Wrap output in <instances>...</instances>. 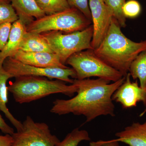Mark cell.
<instances>
[{
    "instance_id": "obj_1",
    "label": "cell",
    "mask_w": 146,
    "mask_h": 146,
    "mask_svg": "<svg viewBox=\"0 0 146 146\" xmlns=\"http://www.w3.org/2000/svg\"><path fill=\"white\" fill-rule=\"evenodd\" d=\"M123 77L110 83L104 79L74 80L77 87L76 95L68 100L56 99L53 102L50 112L59 115L72 113L86 117L89 122L100 116L115 117V106L112 100L114 92L125 80Z\"/></svg>"
},
{
    "instance_id": "obj_2",
    "label": "cell",
    "mask_w": 146,
    "mask_h": 146,
    "mask_svg": "<svg viewBox=\"0 0 146 146\" xmlns=\"http://www.w3.org/2000/svg\"><path fill=\"white\" fill-rule=\"evenodd\" d=\"M121 27L113 17L104 39L93 51L97 57L125 77L133 60L146 50V40L132 41L123 34Z\"/></svg>"
},
{
    "instance_id": "obj_3",
    "label": "cell",
    "mask_w": 146,
    "mask_h": 146,
    "mask_svg": "<svg viewBox=\"0 0 146 146\" xmlns=\"http://www.w3.org/2000/svg\"><path fill=\"white\" fill-rule=\"evenodd\" d=\"M8 86L16 102L27 103L52 94H61L72 97L76 93L77 87L74 83L67 85L65 82L50 80L45 77L22 76Z\"/></svg>"
},
{
    "instance_id": "obj_4",
    "label": "cell",
    "mask_w": 146,
    "mask_h": 146,
    "mask_svg": "<svg viewBox=\"0 0 146 146\" xmlns=\"http://www.w3.org/2000/svg\"><path fill=\"white\" fill-rule=\"evenodd\" d=\"M91 24L92 21L87 19L80 11L71 7L34 20L27 26V31L38 33L51 31L70 33L83 30Z\"/></svg>"
},
{
    "instance_id": "obj_5",
    "label": "cell",
    "mask_w": 146,
    "mask_h": 146,
    "mask_svg": "<svg viewBox=\"0 0 146 146\" xmlns=\"http://www.w3.org/2000/svg\"><path fill=\"white\" fill-rule=\"evenodd\" d=\"M92 25L81 31L63 34L58 31L41 33L49 45L53 52L57 54L61 63L65 65L67 60L76 53L92 50L91 42L93 38Z\"/></svg>"
},
{
    "instance_id": "obj_6",
    "label": "cell",
    "mask_w": 146,
    "mask_h": 146,
    "mask_svg": "<svg viewBox=\"0 0 146 146\" xmlns=\"http://www.w3.org/2000/svg\"><path fill=\"white\" fill-rule=\"evenodd\" d=\"M66 63L72 66L75 71L76 79L97 77L115 82L124 77L121 73L97 57L92 50L74 54L68 58Z\"/></svg>"
},
{
    "instance_id": "obj_7",
    "label": "cell",
    "mask_w": 146,
    "mask_h": 146,
    "mask_svg": "<svg viewBox=\"0 0 146 146\" xmlns=\"http://www.w3.org/2000/svg\"><path fill=\"white\" fill-rule=\"evenodd\" d=\"M12 146H55L60 141L51 132L49 127L44 123L36 122L27 116L21 130L11 135Z\"/></svg>"
},
{
    "instance_id": "obj_8",
    "label": "cell",
    "mask_w": 146,
    "mask_h": 146,
    "mask_svg": "<svg viewBox=\"0 0 146 146\" xmlns=\"http://www.w3.org/2000/svg\"><path fill=\"white\" fill-rule=\"evenodd\" d=\"M4 69L12 76V78L22 76H36L47 78L56 79L73 84L76 78L75 71L72 68H43L25 64L13 57L6 58L3 63Z\"/></svg>"
},
{
    "instance_id": "obj_9",
    "label": "cell",
    "mask_w": 146,
    "mask_h": 146,
    "mask_svg": "<svg viewBox=\"0 0 146 146\" xmlns=\"http://www.w3.org/2000/svg\"><path fill=\"white\" fill-rule=\"evenodd\" d=\"M89 5L94 29L91 42L93 50L97 48L104 39L113 16L108 7L102 0H89Z\"/></svg>"
},
{
    "instance_id": "obj_10",
    "label": "cell",
    "mask_w": 146,
    "mask_h": 146,
    "mask_svg": "<svg viewBox=\"0 0 146 146\" xmlns=\"http://www.w3.org/2000/svg\"><path fill=\"white\" fill-rule=\"evenodd\" d=\"M130 78V74L128 73L123 83L112 95V100L119 103L125 109L136 107L137 103L140 102L146 106V88H141L138 81L131 82Z\"/></svg>"
},
{
    "instance_id": "obj_11",
    "label": "cell",
    "mask_w": 146,
    "mask_h": 146,
    "mask_svg": "<svg viewBox=\"0 0 146 146\" xmlns=\"http://www.w3.org/2000/svg\"><path fill=\"white\" fill-rule=\"evenodd\" d=\"M13 58L25 64L39 68H69L61 63L59 57L54 53L29 52L19 50Z\"/></svg>"
},
{
    "instance_id": "obj_12",
    "label": "cell",
    "mask_w": 146,
    "mask_h": 146,
    "mask_svg": "<svg viewBox=\"0 0 146 146\" xmlns=\"http://www.w3.org/2000/svg\"><path fill=\"white\" fill-rule=\"evenodd\" d=\"M18 19L26 27L33 21L42 18L46 14L39 7L35 0H10Z\"/></svg>"
},
{
    "instance_id": "obj_13",
    "label": "cell",
    "mask_w": 146,
    "mask_h": 146,
    "mask_svg": "<svg viewBox=\"0 0 146 146\" xmlns=\"http://www.w3.org/2000/svg\"><path fill=\"white\" fill-rule=\"evenodd\" d=\"M115 136L116 141L129 146H146V121L143 123H133Z\"/></svg>"
},
{
    "instance_id": "obj_14",
    "label": "cell",
    "mask_w": 146,
    "mask_h": 146,
    "mask_svg": "<svg viewBox=\"0 0 146 146\" xmlns=\"http://www.w3.org/2000/svg\"><path fill=\"white\" fill-rule=\"evenodd\" d=\"M27 27L18 19L12 24L9 37L3 49L0 52V64H3L6 58L13 57L19 50Z\"/></svg>"
},
{
    "instance_id": "obj_15",
    "label": "cell",
    "mask_w": 146,
    "mask_h": 146,
    "mask_svg": "<svg viewBox=\"0 0 146 146\" xmlns=\"http://www.w3.org/2000/svg\"><path fill=\"white\" fill-rule=\"evenodd\" d=\"M13 78L10 74L4 69L3 64H0V110L3 112L17 131L21 130L23 123L13 117L7 106L8 102V86L7 83L9 79Z\"/></svg>"
},
{
    "instance_id": "obj_16",
    "label": "cell",
    "mask_w": 146,
    "mask_h": 146,
    "mask_svg": "<svg viewBox=\"0 0 146 146\" xmlns=\"http://www.w3.org/2000/svg\"><path fill=\"white\" fill-rule=\"evenodd\" d=\"M19 50L29 52L54 53L41 33L27 31L24 34Z\"/></svg>"
},
{
    "instance_id": "obj_17",
    "label": "cell",
    "mask_w": 146,
    "mask_h": 146,
    "mask_svg": "<svg viewBox=\"0 0 146 146\" xmlns=\"http://www.w3.org/2000/svg\"><path fill=\"white\" fill-rule=\"evenodd\" d=\"M129 72L133 80L139 79L141 88H146V50L141 52L133 60Z\"/></svg>"
},
{
    "instance_id": "obj_18",
    "label": "cell",
    "mask_w": 146,
    "mask_h": 146,
    "mask_svg": "<svg viewBox=\"0 0 146 146\" xmlns=\"http://www.w3.org/2000/svg\"><path fill=\"white\" fill-rule=\"evenodd\" d=\"M46 15H52L71 8L66 0H35Z\"/></svg>"
},
{
    "instance_id": "obj_19",
    "label": "cell",
    "mask_w": 146,
    "mask_h": 146,
    "mask_svg": "<svg viewBox=\"0 0 146 146\" xmlns=\"http://www.w3.org/2000/svg\"><path fill=\"white\" fill-rule=\"evenodd\" d=\"M90 140L88 131L80 130L77 127L68 133L63 141L58 143L55 146H78L82 141Z\"/></svg>"
},
{
    "instance_id": "obj_20",
    "label": "cell",
    "mask_w": 146,
    "mask_h": 146,
    "mask_svg": "<svg viewBox=\"0 0 146 146\" xmlns=\"http://www.w3.org/2000/svg\"><path fill=\"white\" fill-rule=\"evenodd\" d=\"M125 3V0H106L105 2L112 12L113 17L121 27L126 26V18L122 11L123 7Z\"/></svg>"
},
{
    "instance_id": "obj_21",
    "label": "cell",
    "mask_w": 146,
    "mask_h": 146,
    "mask_svg": "<svg viewBox=\"0 0 146 146\" xmlns=\"http://www.w3.org/2000/svg\"><path fill=\"white\" fill-rule=\"evenodd\" d=\"M18 20V15L11 4L0 3V25L6 23L13 24Z\"/></svg>"
},
{
    "instance_id": "obj_22",
    "label": "cell",
    "mask_w": 146,
    "mask_h": 146,
    "mask_svg": "<svg viewBox=\"0 0 146 146\" xmlns=\"http://www.w3.org/2000/svg\"><path fill=\"white\" fill-rule=\"evenodd\" d=\"M122 11L126 18H136L141 13V5L136 0H129L125 3Z\"/></svg>"
},
{
    "instance_id": "obj_23",
    "label": "cell",
    "mask_w": 146,
    "mask_h": 146,
    "mask_svg": "<svg viewBox=\"0 0 146 146\" xmlns=\"http://www.w3.org/2000/svg\"><path fill=\"white\" fill-rule=\"evenodd\" d=\"M71 7L76 9L87 19L92 21L89 0H66Z\"/></svg>"
},
{
    "instance_id": "obj_24",
    "label": "cell",
    "mask_w": 146,
    "mask_h": 146,
    "mask_svg": "<svg viewBox=\"0 0 146 146\" xmlns=\"http://www.w3.org/2000/svg\"><path fill=\"white\" fill-rule=\"evenodd\" d=\"M12 24L6 23L0 25V52L5 47L8 41Z\"/></svg>"
},
{
    "instance_id": "obj_25",
    "label": "cell",
    "mask_w": 146,
    "mask_h": 146,
    "mask_svg": "<svg viewBox=\"0 0 146 146\" xmlns=\"http://www.w3.org/2000/svg\"><path fill=\"white\" fill-rule=\"evenodd\" d=\"M90 146H119V142L115 139L109 141H100L96 142H91L89 144Z\"/></svg>"
},
{
    "instance_id": "obj_26",
    "label": "cell",
    "mask_w": 146,
    "mask_h": 146,
    "mask_svg": "<svg viewBox=\"0 0 146 146\" xmlns=\"http://www.w3.org/2000/svg\"><path fill=\"white\" fill-rule=\"evenodd\" d=\"M0 130L5 134L12 135L14 133V129L5 122L0 114Z\"/></svg>"
},
{
    "instance_id": "obj_27",
    "label": "cell",
    "mask_w": 146,
    "mask_h": 146,
    "mask_svg": "<svg viewBox=\"0 0 146 146\" xmlns=\"http://www.w3.org/2000/svg\"><path fill=\"white\" fill-rule=\"evenodd\" d=\"M13 140L11 135L7 134L5 135L0 134V146H12Z\"/></svg>"
},
{
    "instance_id": "obj_28",
    "label": "cell",
    "mask_w": 146,
    "mask_h": 146,
    "mask_svg": "<svg viewBox=\"0 0 146 146\" xmlns=\"http://www.w3.org/2000/svg\"><path fill=\"white\" fill-rule=\"evenodd\" d=\"M0 3H11L10 0H0Z\"/></svg>"
},
{
    "instance_id": "obj_29",
    "label": "cell",
    "mask_w": 146,
    "mask_h": 146,
    "mask_svg": "<svg viewBox=\"0 0 146 146\" xmlns=\"http://www.w3.org/2000/svg\"><path fill=\"white\" fill-rule=\"evenodd\" d=\"M146 113V108L143 111V112H141V114L140 115V117H143V116H144V115H145V114Z\"/></svg>"
},
{
    "instance_id": "obj_30",
    "label": "cell",
    "mask_w": 146,
    "mask_h": 146,
    "mask_svg": "<svg viewBox=\"0 0 146 146\" xmlns=\"http://www.w3.org/2000/svg\"><path fill=\"white\" fill-rule=\"evenodd\" d=\"M102 1H103L104 2H105L106 0H102Z\"/></svg>"
}]
</instances>
